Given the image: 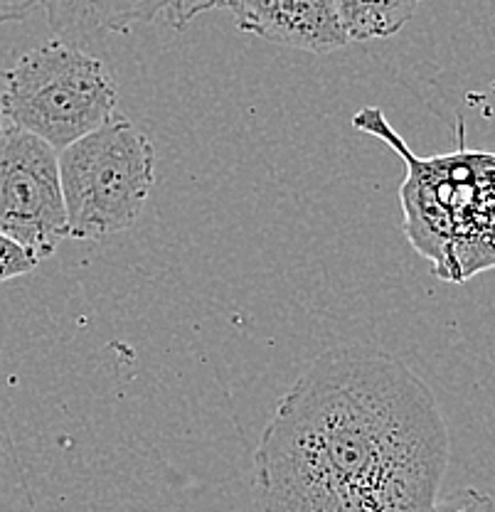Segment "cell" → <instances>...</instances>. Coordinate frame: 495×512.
<instances>
[{"label":"cell","mask_w":495,"mask_h":512,"mask_svg":"<svg viewBox=\"0 0 495 512\" xmlns=\"http://www.w3.org/2000/svg\"><path fill=\"white\" fill-rule=\"evenodd\" d=\"M3 126H5V119H3V111H0V131H3Z\"/></svg>","instance_id":"13"},{"label":"cell","mask_w":495,"mask_h":512,"mask_svg":"<svg viewBox=\"0 0 495 512\" xmlns=\"http://www.w3.org/2000/svg\"><path fill=\"white\" fill-rule=\"evenodd\" d=\"M353 126L358 131L380 138L382 143H387L404 160L407 178H404L402 188H399V200H402L404 210V234H407L414 252H419L424 259L431 261V271H434L436 279L456 284L454 220H451V215L439 202L434 188H431L429 178L424 175L422 165H419V156H414L407 141L390 126L382 109H375V106L360 109L353 116Z\"/></svg>","instance_id":"5"},{"label":"cell","mask_w":495,"mask_h":512,"mask_svg":"<svg viewBox=\"0 0 495 512\" xmlns=\"http://www.w3.org/2000/svg\"><path fill=\"white\" fill-rule=\"evenodd\" d=\"M178 0H42L47 23L60 40H94L109 32H129L173 10Z\"/></svg>","instance_id":"7"},{"label":"cell","mask_w":495,"mask_h":512,"mask_svg":"<svg viewBox=\"0 0 495 512\" xmlns=\"http://www.w3.org/2000/svg\"><path fill=\"white\" fill-rule=\"evenodd\" d=\"M237 30L311 55L348 45L335 0H237Z\"/></svg>","instance_id":"6"},{"label":"cell","mask_w":495,"mask_h":512,"mask_svg":"<svg viewBox=\"0 0 495 512\" xmlns=\"http://www.w3.org/2000/svg\"><path fill=\"white\" fill-rule=\"evenodd\" d=\"M0 232L37 261L50 259L69 239L57 151L10 124L0 131Z\"/></svg>","instance_id":"4"},{"label":"cell","mask_w":495,"mask_h":512,"mask_svg":"<svg viewBox=\"0 0 495 512\" xmlns=\"http://www.w3.org/2000/svg\"><path fill=\"white\" fill-rule=\"evenodd\" d=\"M69 239H104L131 229L156 183L151 138L114 114L57 151Z\"/></svg>","instance_id":"2"},{"label":"cell","mask_w":495,"mask_h":512,"mask_svg":"<svg viewBox=\"0 0 495 512\" xmlns=\"http://www.w3.org/2000/svg\"><path fill=\"white\" fill-rule=\"evenodd\" d=\"M237 0H178L175 8L170 10V20H173L175 28H185L190 20H195L202 13H210V10H234Z\"/></svg>","instance_id":"11"},{"label":"cell","mask_w":495,"mask_h":512,"mask_svg":"<svg viewBox=\"0 0 495 512\" xmlns=\"http://www.w3.org/2000/svg\"><path fill=\"white\" fill-rule=\"evenodd\" d=\"M37 264L40 261L23 244L0 232V284L18 279V276H28L30 271L37 269Z\"/></svg>","instance_id":"9"},{"label":"cell","mask_w":495,"mask_h":512,"mask_svg":"<svg viewBox=\"0 0 495 512\" xmlns=\"http://www.w3.org/2000/svg\"><path fill=\"white\" fill-rule=\"evenodd\" d=\"M451 436L429 384L390 352L340 345L306 367L254 453L259 512H429Z\"/></svg>","instance_id":"1"},{"label":"cell","mask_w":495,"mask_h":512,"mask_svg":"<svg viewBox=\"0 0 495 512\" xmlns=\"http://www.w3.org/2000/svg\"><path fill=\"white\" fill-rule=\"evenodd\" d=\"M429 512H495V505L488 493H481L476 488H461L451 493L449 498H436Z\"/></svg>","instance_id":"10"},{"label":"cell","mask_w":495,"mask_h":512,"mask_svg":"<svg viewBox=\"0 0 495 512\" xmlns=\"http://www.w3.org/2000/svg\"><path fill=\"white\" fill-rule=\"evenodd\" d=\"M119 87L99 57L52 40L25 52L3 74L0 111L55 151L87 136L116 114Z\"/></svg>","instance_id":"3"},{"label":"cell","mask_w":495,"mask_h":512,"mask_svg":"<svg viewBox=\"0 0 495 512\" xmlns=\"http://www.w3.org/2000/svg\"><path fill=\"white\" fill-rule=\"evenodd\" d=\"M419 0H335L348 42L385 40L412 20Z\"/></svg>","instance_id":"8"},{"label":"cell","mask_w":495,"mask_h":512,"mask_svg":"<svg viewBox=\"0 0 495 512\" xmlns=\"http://www.w3.org/2000/svg\"><path fill=\"white\" fill-rule=\"evenodd\" d=\"M42 0H0V25L28 18Z\"/></svg>","instance_id":"12"}]
</instances>
